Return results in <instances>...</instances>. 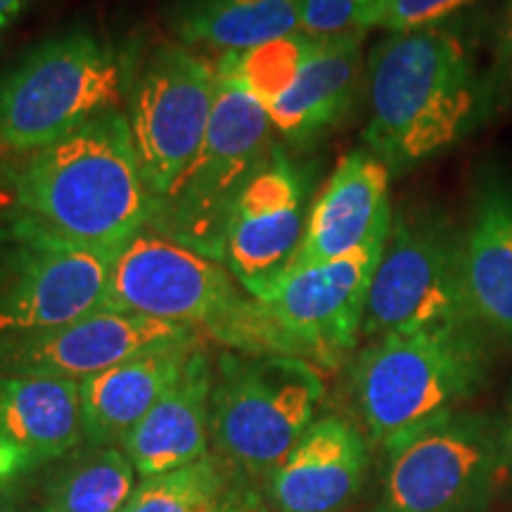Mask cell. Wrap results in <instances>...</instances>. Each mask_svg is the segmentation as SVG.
Here are the masks:
<instances>
[{
    "label": "cell",
    "instance_id": "cell-1",
    "mask_svg": "<svg viewBox=\"0 0 512 512\" xmlns=\"http://www.w3.org/2000/svg\"><path fill=\"white\" fill-rule=\"evenodd\" d=\"M8 181L17 221L83 247H124L147 228L155 204L121 110L12 157Z\"/></svg>",
    "mask_w": 512,
    "mask_h": 512
},
{
    "label": "cell",
    "instance_id": "cell-2",
    "mask_svg": "<svg viewBox=\"0 0 512 512\" xmlns=\"http://www.w3.org/2000/svg\"><path fill=\"white\" fill-rule=\"evenodd\" d=\"M486 88L453 29L392 31L368 60V150L408 169L463 140L482 121Z\"/></svg>",
    "mask_w": 512,
    "mask_h": 512
},
{
    "label": "cell",
    "instance_id": "cell-3",
    "mask_svg": "<svg viewBox=\"0 0 512 512\" xmlns=\"http://www.w3.org/2000/svg\"><path fill=\"white\" fill-rule=\"evenodd\" d=\"M124 102V62L105 38L72 29L38 43L0 74V155L67 138Z\"/></svg>",
    "mask_w": 512,
    "mask_h": 512
},
{
    "label": "cell",
    "instance_id": "cell-4",
    "mask_svg": "<svg viewBox=\"0 0 512 512\" xmlns=\"http://www.w3.org/2000/svg\"><path fill=\"white\" fill-rule=\"evenodd\" d=\"M482 380L484 349L475 330L373 339L351 370L363 425L384 448L456 413Z\"/></svg>",
    "mask_w": 512,
    "mask_h": 512
},
{
    "label": "cell",
    "instance_id": "cell-5",
    "mask_svg": "<svg viewBox=\"0 0 512 512\" xmlns=\"http://www.w3.org/2000/svg\"><path fill=\"white\" fill-rule=\"evenodd\" d=\"M323 380L304 358L221 354L214 366L209 434L221 463L271 477L316 422Z\"/></svg>",
    "mask_w": 512,
    "mask_h": 512
},
{
    "label": "cell",
    "instance_id": "cell-6",
    "mask_svg": "<svg viewBox=\"0 0 512 512\" xmlns=\"http://www.w3.org/2000/svg\"><path fill=\"white\" fill-rule=\"evenodd\" d=\"M271 147L273 124L266 107L219 74L207 136L155 202L147 228L221 261L235 204Z\"/></svg>",
    "mask_w": 512,
    "mask_h": 512
},
{
    "label": "cell",
    "instance_id": "cell-7",
    "mask_svg": "<svg viewBox=\"0 0 512 512\" xmlns=\"http://www.w3.org/2000/svg\"><path fill=\"white\" fill-rule=\"evenodd\" d=\"M384 245L387 240L370 242L342 259L285 275L266 299H254L228 344L242 354L337 366L361 335Z\"/></svg>",
    "mask_w": 512,
    "mask_h": 512
},
{
    "label": "cell",
    "instance_id": "cell-8",
    "mask_svg": "<svg viewBox=\"0 0 512 512\" xmlns=\"http://www.w3.org/2000/svg\"><path fill=\"white\" fill-rule=\"evenodd\" d=\"M475 325L463 283V238L437 216L401 211L370 283L361 335L460 332Z\"/></svg>",
    "mask_w": 512,
    "mask_h": 512
},
{
    "label": "cell",
    "instance_id": "cell-9",
    "mask_svg": "<svg viewBox=\"0 0 512 512\" xmlns=\"http://www.w3.org/2000/svg\"><path fill=\"white\" fill-rule=\"evenodd\" d=\"M252 299L221 261L143 228L114 259L105 309L204 328L221 342Z\"/></svg>",
    "mask_w": 512,
    "mask_h": 512
},
{
    "label": "cell",
    "instance_id": "cell-10",
    "mask_svg": "<svg viewBox=\"0 0 512 512\" xmlns=\"http://www.w3.org/2000/svg\"><path fill=\"white\" fill-rule=\"evenodd\" d=\"M503 472L501 434L475 413H448L387 446L380 512H475Z\"/></svg>",
    "mask_w": 512,
    "mask_h": 512
},
{
    "label": "cell",
    "instance_id": "cell-11",
    "mask_svg": "<svg viewBox=\"0 0 512 512\" xmlns=\"http://www.w3.org/2000/svg\"><path fill=\"white\" fill-rule=\"evenodd\" d=\"M119 249L72 245L12 221L0 233V335L60 328L105 309Z\"/></svg>",
    "mask_w": 512,
    "mask_h": 512
},
{
    "label": "cell",
    "instance_id": "cell-12",
    "mask_svg": "<svg viewBox=\"0 0 512 512\" xmlns=\"http://www.w3.org/2000/svg\"><path fill=\"white\" fill-rule=\"evenodd\" d=\"M216 91V62L183 43H159L145 57L131 88L128 124L152 202L171 188L200 150Z\"/></svg>",
    "mask_w": 512,
    "mask_h": 512
},
{
    "label": "cell",
    "instance_id": "cell-13",
    "mask_svg": "<svg viewBox=\"0 0 512 512\" xmlns=\"http://www.w3.org/2000/svg\"><path fill=\"white\" fill-rule=\"evenodd\" d=\"M197 342L190 325L100 309L60 328L0 335V375L81 382L147 351Z\"/></svg>",
    "mask_w": 512,
    "mask_h": 512
},
{
    "label": "cell",
    "instance_id": "cell-14",
    "mask_svg": "<svg viewBox=\"0 0 512 512\" xmlns=\"http://www.w3.org/2000/svg\"><path fill=\"white\" fill-rule=\"evenodd\" d=\"M306 183L283 147L273 145L230 216L223 266L242 290L266 299L290 273L306 230Z\"/></svg>",
    "mask_w": 512,
    "mask_h": 512
},
{
    "label": "cell",
    "instance_id": "cell-15",
    "mask_svg": "<svg viewBox=\"0 0 512 512\" xmlns=\"http://www.w3.org/2000/svg\"><path fill=\"white\" fill-rule=\"evenodd\" d=\"M389 176L392 169L370 150H351L339 159L309 211L302 247L290 273L387 240L392 230Z\"/></svg>",
    "mask_w": 512,
    "mask_h": 512
},
{
    "label": "cell",
    "instance_id": "cell-16",
    "mask_svg": "<svg viewBox=\"0 0 512 512\" xmlns=\"http://www.w3.org/2000/svg\"><path fill=\"white\" fill-rule=\"evenodd\" d=\"M368 470L363 434L344 418L316 420L268 477L278 512H339L361 489Z\"/></svg>",
    "mask_w": 512,
    "mask_h": 512
},
{
    "label": "cell",
    "instance_id": "cell-17",
    "mask_svg": "<svg viewBox=\"0 0 512 512\" xmlns=\"http://www.w3.org/2000/svg\"><path fill=\"white\" fill-rule=\"evenodd\" d=\"M211 387L214 366L197 344L174 387L121 441V451L140 477L164 475L207 456Z\"/></svg>",
    "mask_w": 512,
    "mask_h": 512
},
{
    "label": "cell",
    "instance_id": "cell-18",
    "mask_svg": "<svg viewBox=\"0 0 512 512\" xmlns=\"http://www.w3.org/2000/svg\"><path fill=\"white\" fill-rule=\"evenodd\" d=\"M197 344L147 351L81 380V446H121L174 387Z\"/></svg>",
    "mask_w": 512,
    "mask_h": 512
},
{
    "label": "cell",
    "instance_id": "cell-19",
    "mask_svg": "<svg viewBox=\"0 0 512 512\" xmlns=\"http://www.w3.org/2000/svg\"><path fill=\"white\" fill-rule=\"evenodd\" d=\"M361 34L313 38L290 91L266 107L273 131L290 143H309L337 126L354 102L361 76Z\"/></svg>",
    "mask_w": 512,
    "mask_h": 512
},
{
    "label": "cell",
    "instance_id": "cell-20",
    "mask_svg": "<svg viewBox=\"0 0 512 512\" xmlns=\"http://www.w3.org/2000/svg\"><path fill=\"white\" fill-rule=\"evenodd\" d=\"M463 283L477 323L512 337V188L486 185L463 235Z\"/></svg>",
    "mask_w": 512,
    "mask_h": 512
},
{
    "label": "cell",
    "instance_id": "cell-21",
    "mask_svg": "<svg viewBox=\"0 0 512 512\" xmlns=\"http://www.w3.org/2000/svg\"><path fill=\"white\" fill-rule=\"evenodd\" d=\"M0 441L36 465L76 451L83 444L79 382L0 375Z\"/></svg>",
    "mask_w": 512,
    "mask_h": 512
},
{
    "label": "cell",
    "instance_id": "cell-22",
    "mask_svg": "<svg viewBox=\"0 0 512 512\" xmlns=\"http://www.w3.org/2000/svg\"><path fill=\"white\" fill-rule=\"evenodd\" d=\"M302 0H178L171 27L188 48L245 53L299 31Z\"/></svg>",
    "mask_w": 512,
    "mask_h": 512
},
{
    "label": "cell",
    "instance_id": "cell-23",
    "mask_svg": "<svg viewBox=\"0 0 512 512\" xmlns=\"http://www.w3.org/2000/svg\"><path fill=\"white\" fill-rule=\"evenodd\" d=\"M136 467L121 446H83L64 456L48 482L55 512H121L136 489Z\"/></svg>",
    "mask_w": 512,
    "mask_h": 512
},
{
    "label": "cell",
    "instance_id": "cell-24",
    "mask_svg": "<svg viewBox=\"0 0 512 512\" xmlns=\"http://www.w3.org/2000/svg\"><path fill=\"white\" fill-rule=\"evenodd\" d=\"M228 491L221 460L204 456L164 475L145 477L121 512H221Z\"/></svg>",
    "mask_w": 512,
    "mask_h": 512
},
{
    "label": "cell",
    "instance_id": "cell-25",
    "mask_svg": "<svg viewBox=\"0 0 512 512\" xmlns=\"http://www.w3.org/2000/svg\"><path fill=\"white\" fill-rule=\"evenodd\" d=\"M311 43V36L297 31V34L275 38V41L245 50V53L221 55L216 60V69L221 76L238 83L256 102L268 107L285 91H290L306 55H309Z\"/></svg>",
    "mask_w": 512,
    "mask_h": 512
},
{
    "label": "cell",
    "instance_id": "cell-26",
    "mask_svg": "<svg viewBox=\"0 0 512 512\" xmlns=\"http://www.w3.org/2000/svg\"><path fill=\"white\" fill-rule=\"evenodd\" d=\"M377 0H302L299 31L311 38L366 34V19Z\"/></svg>",
    "mask_w": 512,
    "mask_h": 512
},
{
    "label": "cell",
    "instance_id": "cell-27",
    "mask_svg": "<svg viewBox=\"0 0 512 512\" xmlns=\"http://www.w3.org/2000/svg\"><path fill=\"white\" fill-rule=\"evenodd\" d=\"M472 3L477 0H377L366 19V31L384 29L392 34V31L430 27V24H441Z\"/></svg>",
    "mask_w": 512,
    "mask_h": 512
},
{
    "label": "cell",
    "instance_id": "cell-28",
    "mask_svg": "<svg viewBox=\"0 0 512 512\" xmlns=\"http://www.w3.org/2000/svg\"><path fill=\"white\" fill-rule=\"evenodd\" d=\"M31 467H36L34 458L27 456L24 451H19V448L0 441V494H3L8 486L15 484L19 477L27 475Z\"/></svg>",
    "mask_w": 512,
    "mask_h": 512
},
{
    "label": "cell",
    "instance_id": "cell-29",
    "mask_svg": "<svg viewBox=\"0 0 512 512\" xmlns=\"http://www.w3.org/2000/svg\"><path fill=\"white\" fill-rule=\"evenodd\" d=\"M221 512H271V510H266L264 505H261V501L256 498L254 491L230 489Z\"/></svg>",
    "mask_w": 512,
    "mask_h": 512
},
{
    "label": "cell",
    "instance_id": "cell-30",
    "mask_svg": "<svg viewBox=\"0 0 512 512\" xmlns=\"http://www.w3.org/2000/svg\"><path fill=\"white\" fill-rule=\"evenodd\" d=\"M501 434V458H503V472H508L512 479V399L508 403V411H505L503 427L498 430Z\"/></svg>",
    "mask_w": 512,
    "mask_h": 512
},
{
    "label": "cell",
    "instance_id": "cell-31",
    "mask_svg": "<svg viewBox=\"0 0 512 512\" xmlns=\"http://www.w3.org/2000/svg\"><path fill=\"white\" fill-rule=\"evenodd\" d=\"M29 3L31 0H0V36L22 17V12L29 8Z\"/></svg>",
    "mask_w": 512,
    "mask_h": 512
},
{
    "label": "cell",
    "instance_id": "cell-32",
    "mask_svg": "<svg viewBox=\"0 0 512 512\" xmlns=\"http://www.w3.org/2000/svg\"><path fill=\"white\" fill-rule=\"evenodd\" d=\"M0 512H22V510L12 503H0Z\"/></svg>",
    "mask_w": 512,
    "mask_h": 512
},
{
    "label": "cell",
    "instance_id": "cell-33",
    "mask_svg": "<svg viewBox=\"0 0 512 512\" xmlns=\"http://www.w3.org/2000/svg\"><path fill=\"white\" fill-rule=\"evenodd\" d=\"M46 512H55V510H46Z\"/></svg>",
    "mask_w": 512,
    "mask_h": 512
}]
</instances>
